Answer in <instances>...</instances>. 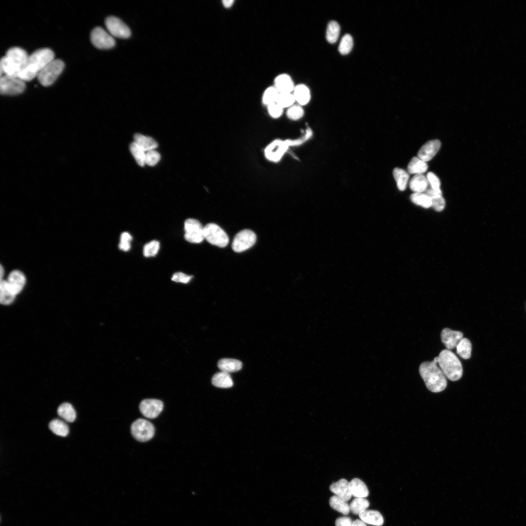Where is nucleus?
Masks as SVG:
<instances>
[{
    "label": "nucleus",
    "mask_w": 526,
    "mask_h": 526,
    "mask_svg": "<svg viewBox=\"0 0 526 526\" xmlns=\"http://www.w3.org/2000/svg\"><path fill=\"white\" fill-rule=\"evenodd\" d=\"M204 238L209 243L221 248L226 247L229 238L225 232L216 224L210 223L204 227Z\"/></svg>",
    "instance_id": "423d86ee"
},
{
    "label": "nucleus",
    "mask_w": 526,
    "mask_h": 526,
    "mask_svg": "<svg viewBox=\"0 0 526 526\" xmlns=\"http://www.w3.org/2000/svg\"><path fill=\"white\" fill-rule=\"evenodd\" d=\"M204 227L198 221L188 219L185 223L186 239L192 243H202L205 239Z\"/></svg>",
    "instance_id": "1a4fd4ad"
},
{
    "label": "nucleus",
    "mask_w": 526,
    "mask_h": 526,
    "mask_svg": "<svg viewBox=\"0 0 526 526\" xmlns=\"http://www.w3.org/2000/svg\"><path fill=\"white\" fill-rule=\"evenodd\" d=\"M160 159V154L154 150L146 153L145 164L149 166H155Z\"/></svg>",
    "instance_id": "37998d69"
},
{
    "label": "nucleus",
    "mask_w": 526,
    "mask_h": 526,
    "mask_svg": "<svg viewBox=\"0 0 526 526\" xmlns=\"http://www.w3.org/2000/svg\"><path fill=\"white\" fill-rule=\"evenodd\" d=\"M441 147V142L439 140L435 139L428 141L424 144L419 151L418 157L427 162L431 160L438 153Z\"/></svg>",
    "instance_id": "2eb2a0df"
},
{
    "label": "nucleus",
    "mask_w": 526,
    "mask_h": 526,
    "mask_svg": "<svg viewBox=\"0 0 526 526\" xmlns=\"http://www.w3.org/2000/svg\"><path fill=\"white\" fill-rule=\"evenodd\" d=\"M295 100L291 93H279L276 103L284 109H288L295 104Z\"/></svg>",
    "instance_id": "ea45409f"
},
{
    "label": "nucleus",
    "mask_w": 526,
    "mask_h": 526,
    "mask_svg": "<svg viewBox=\"0 0 526 526\" xmlns=\"http://www.w3.org/2000/svg\"><path fill=\"white\" fill-rule=\"evenodd\" d=\"M351 492L356 498H366L369 495V489L361 479L356 478L349 482Z\"/></svg>",
    "instance_id": "412c9836"
},
{
    "label": "nucleus",
    "mask_w": 526,
    "mask_h": 526,
    "mask_svg": "<svg viewBox=\"0 0 526 526\" xmlns=\"http://www.w3.org/2000/svg\"><path fill=\"white\" fill-rule=\"evenodd\" d=\"M105 25L110 34L119 38H128L131 32L129 27L121 20L114 17H109L105 20Z\"/></svg>",
    "instance_id": "f8f14e48"
},
{
    "label": "nucleus",
    "mask_w": 526,
    "mask_h": 526,
    "mask_svg": "<svg viewBox=\"0 0 526 526\" xmlns=\"http://www.w3.org/2000/svg\"><path fill=\"white\" fill-rule=\"evenodd\" d=\"M438 358L440 368L447 378L453 382L461 379L463 375L462 364L451 351L448 349L443 350Z\"/></svg>",
    "instance_id": "20e7f679"
},
{
    "label": "nucleus",
    "mask_w": 526,
    "mask_h": 526,
    "mask_svg": "<svg viewBox=\"0 0 526 526\" xmlns=\"http://www.w3.org/2000/svg\"><path fill=\"white\" fill-rule=\"evenodd\" d=\"M91 41L96 48L100 50L110 49L116 44L113 36L101 27H97L92 31Z\"/></svg>",
    "instance_id": "9b49d317"
},
{
    "label": "nucleus",
    "mask_w": 526,
    "mask_h": 526,
    "mask_svg": "<svg viewBox=\"0 0 526 526\" xmlns=\"http://www.w3.org/2000/svg\"><path fill=\"white\" fill-rule=\"evenodd\" d=\"M160 248L159 242L153 240L146 244L143 248V255L146 257H153L158 253Z\"/></svg>",
    "instance_id": "79ce46f5"
},
{
    "label": "nucleus",
    "mask_w": 526,
    "mask_h": 526,
    "mask_svg": "<svg viewBox=\"0 0 526 526\" xmlns=\"http://www.w3.org/2000/svg\"><path fill=\"white\" fill-rule=\"evenodd\" d=\"M6 281L9 289L16 296L24 288L26 279L22 272L14 271L10 273L8 280Z\"/></svg>",
    "instance_id": "4468645a"
},
{
    "label": "nucleus",
    "mask_w": 526,
    "mask_h": 526,
    "mask_svg": "<svg viewBox=\"0 0 526 526\" xmlns=\"http://www.w3.org/2000/svg\"><path fill=\"white\" fill-rule=\"evenodd\" d=\"M4 274V269H3V267H2V266H1V280H2V278H3V276Z\"/></svg>",
    "instance_id": "864d4df0"
},
{
    "label": "nucleus",
    "mask_w": 526,
    "mask_h": 526,
    "mask_svg": "<svg viewBox=\"0 0 526 526\" xmlns=\"http://www.w3.org/2000/svg\"><path fill=\"white\" fill-rule=\"evenodd\" d=\"M292 93L295 102L302 106L306 105L310 101V90L305 85L301 84L295 86Z\"/></svg>",
    "instance_id": "aec40b11"
},
{
    "label": "nucleus",
    "mask_w": 526,
    "mask_h": 526,
    "mask_svg": "<svg viewBox=\"0 0 526 526\" xmlns=\"http://www.w3.org/2000/svg\"><path fill=\"white\" fill-rule=\"evenodd\" d=\"M340 30V27L337 22L332 21L328 23L326 32V39L328 43L334 44L337 42Z\"/></svg>",
    "instance_id": "7c9ffc66"
},
{
    "label": "nucleus",
    "mask_w": 526,
    "mask_h": 526,
    "mask_svg": "<svg viewBox=\"0 0 526 526\" xmlns=\"http://www.w3.org/2000/svg\"><path fill=\"white\" fill-rule=\"evenodd\" d=\"M256 241V236L254 232L250 230H244L235 237L232 243V249L236 253H242L252 248Z\"/></svg>",
    "instance_id": "9d476101"
},
{
    "label": "nucleus",
    "mask_w": 526,
    "mask_h": 526,
    "mask_svg": "<svg viewBox=\"0 0 526 526\" xmlns=\"http://www.w3.org/2000/svg\"><path fill=\"white\" fill-rule=\"evenodd\" d=\"M359 515L362 521L370 525L382 526L384 523L383 515L377 510L366 509L361 512Z\"/></svg>",
    "instance_id": "6ab92c4d"
},
{
    "label": "nucleus",
    "mask_w": 526,
    "mask_h": 526,
    "mask_svg": "<svg viewBox=\"0 0 526 526\" xmlns=\"http://www.w3.org/2000/svg\"><path fill=\"white\" fill-rule=\"evenodd\" d=\"M428 186L427 177L423 174L415 175L409 183L410 189L416 193H424L428 189Z\"/></svg>",
    "instance_id": "4be33fe9"
},
{
    "label": "nucleus",
    "mask_w": 526,
    "mask_h": 526,
    "mask_svg": "<svg viewBox=\"0 0 526 526\" xmlns=\"http://www.w3.org/2000/svg\"><path fill=\"white\" fill-rule=\"evenodd\" d=\"M393 175L399 190L405 191L409 179L408 173L402 169L396 168L393 170Z\"/></svg>",
    "instance_id": "bb28decb"
},
{
    "label": "nucleus",
    "mask_w": 526,
    "mask_h": 526,
    "mask_svg": "<svg viewBox=\"0 0 526 526\" xmlns=\"http://www.w3.org/2000/svg\"><path fill=\"white\" fill-rule=\"evenodd\" d=\"M305 115L303 106L299 104H294L288 108L286 112L288 119L291 120L297 121L301 119Z\"/></svg>",
    "instance_id": "a19ab883"
},
{
    "label": "nucleus",
    "mask_w": 526,
    "mask_h": 526,
    "mask_svg": "<svg viewBox=\"0 0 526 526\" xmlns=\"http://www.w3.org/2000/svg\"><path fill=\"white\" fill-rule=\"evenodd\" d=\"M336 526H354V522L349 517H340L337 518L335 522Z\"/></svg>",
    "instance_id": "8fccbe9b"
},
{
    "label": "nucleus",
    "mask_w": 526,
    "mask_h": 526,
    "mask_svg": "<svg viewBox=\"0 0 526 526\" xmlns=\"http://www.w3.org/2000/svg\"><path fill=\"white\" fill-rule=\"evenodd\" d=\"M0 290V300L1 304L7 305L12 304L15 299L16 295L8 288L6 280H1Z\"/></svg>",
    "instance_id": "473e14b6"
},
{
    "label": "nucleus",
    "mask_w": 526,
    "mask_h": 526,
    "mask_svg": "<svg viewBox=\"0 0 526 526\" xmlns=\"http://www.w3.org/2000/svg\"><path fill=\"white\" fill-rule=\"evenodd\" d=\"M29 55L23 49L14 47L10 49L0 62L1 77L4 75L18 77L27 67Z\"/></svg>",
    "instance_id": "f257e3e1"
},
{
    "label": "nucleus",
    "mask_w": 526,
    "mask_h": 526,
    "mask_svg": "<svg viewBox=\"0 0 526 526\" xmlns=\"http://www.w3.org/2000/svg\"><path fill=\"white\" fill-rule=\"evenodd\" d=\"M329 505L332 509L344 515L348 514L350 511L347 502L336 495L330 497Z\"/></svg>",
    "instance_id": "c756f323"
},
{
    "label": "nucleus",
    "mask_w": 526,
    "mask_h": 526,
    "mask_svg": "<svg viewBox=\"0 0 526 526\" xmlns=\"http://www.w3.org/2000/svg\"><path fill=\"white\" fill-rule=\"evenodd\" d=\"M354 526H367L366 523L361 520L357 519L354 522Z\"/></svg>",
    "instance_id": "603ef678"
},
{
    "label": "nucleus",
    "mask_w": 526,
    "mask_h": 526,
    "mask_svg": "<svg viewBox=\"0 0 526 526\" xmlns=\"http://www.w3.org/2000/svg\"><path fill=\"white\" fill-rule=\"evenodd\" d=\"M353 47V38L352 35L347 34L344 35L340 40L339 46V51L341 55H347L352 51Z\"/></svg>",
    "instance_id": "4c0bfd02"
},
{
    "label": "nucleus",
    "mask_w": 526,
    "mask_h": 526,
    "mask_svg": "<svg viewBox=\"0 0 526 526\" xmlns=\"http://www.w3.org/2000/svg\"><path fill=\"white\" fill-rule=\"evenodd\" d=\"M433 361H434V362H435V363H436V364H438V362H439V358H438V357H436V358H435V359H434Z\"/></svg>",
    "instance_id": "5fc2aeb1"
},
{
    "label": "nucleus",
    "mask_w": 526,
    "mask_h": 526,
    "mask_svg": "<svg viewBox=\"0 0 526 526\" xmlns=\"http://www.w3.org/2000/svg\"><path fill=\"white\" fill-rule=\"evenodd\" d=\"M410 199L414 204L424 208L427 209L432 207L431 199L424 193H414L411 195Z\"/></svg>",
    "instance_id": "58836bf2"
},
{
    "label": "nucleus",
    "mask_w": 526,
    "mask_h": 526,
    "mask_svg": "<svg viewBox=\"0 0 526 526\" xmlns=\"http://www.w3.org/2000/svg\"><path fill=\"white\" fill-rule=\"evenodd\" d=\"M130 150L137 164L143 167L145 165L146 152L135 142L130 144Z\"/></svg>",
    "instance_id": "e433bc0d"
},
{
    "label": "nucleus",
    "mask_w": 526,
    "mask_h": 526,
    "mask_svg": "<svg viewBox=\"0 0 526 526\" xmlns=\"http://www.w3.org/2000/svg\"><path fill=\"white\" fill-rule=\"evenodd\" d=\"M134 141L146 153L154 150L158 146L156 141L153 138L145 136L140 134L135 135Z\"/></svg>",
    "instance_id": "b1692460"
},
{
    "label": "nucleus",
    "mask_w": 526,
    "mask_h": 526,
    "mask_svg": "<svg viewBox=\"0 0 526 526\" xmlns=\"http://www.w3.org/2000/svg\"><path fill=\"white\" fill-rule=\"evenodd\" d=\"M193 276L188 275L183 272L175 273L171 278L172 281L184 284L188 283L192 279Z\"/></svg>",
    "instance_id": "09e8293b"
},
{
    "label": "nucleus",
    "mask_w": 526,
    "mask_h": 526,
    "mask_svg": "<svg viewBox=\"0 0 526 526\" xmlns=\"http://www.w3.org/2000/svg\"><path fill=\"white\" fill-rule=\"evenodd\" d=\"M212 382L214 386L222 389H229L232 387L234 385L230 374L223 372L215 374Z\"/></svg>",
    "instance_id": "393cba45"
},
{
    "label": "nucleus",
    "mask_w": 526,
    "mask_h": 526,
    "mask_svg": "<svg viewBox=\"0 0 526 526\" xmlns=\"http://www.w3.org/2000/svg\"><path fill=\"white\" fill-rule=\"evenodd\" d=\"M284 150L283 145L276 142L269 146L266 151V156L271 160H277L281 156Z\"/></svg>",
    "instance_id": "f704fd0d"
},
{
    "label": "nucleus",
    "mask_w": 526,
    "mask_h": 526,
    "mask_svg": "<svg viewBox=\"0 0 526 526\" xmlns=\"http://www.w3.org/2000/svg\"><path fill=\"white\" fill-rule=\"evenodd\" d=\"M463 338L462 332L448 328H444L441 333V341L447 349L450 350L456 348Z\"/></svg>",
    "instance_id": "dca6fc26"
},
{
    "label": "nucleus",
    "mask_w": 526,
    "mask_h": 526,
    "mask_svg": "<svg viewBox=\"0 0 526 526\" xmlns=\"http://www.w3.org/2000/svg\"><path fill=\"white\" fill-rule=\"evenodd\" d=\"M218 367L222 372L230 374L241 370L242 363L236 359H222L219 362Z\"/></svg>",
    "instance_id": "5701e85b"
},
{
    "label": "nucleus",
    "mask_w": 526,
    "mask_h": 526,
    "mask_svg": "<svg viewBox=\"0 0 526 526\" xmlns=\"http://www.w3.org/2000/svg\"><path fill=\"white\" fill-rule=\"evenodd\" d=\"M49 427L53 433L61 437H66L69 432L68 425L60 420H54L51 421Z\"/></svg>",
    "instance_id": "2f4dec72"
},
{
    "label": "nucleus",
    "mask_w": 526,
    "mask_h": 526,
    "mask_svg": "<svg viewBox=\"0 0 526 526\" xmlns=\"http://www.w3.org/2000/svg\"><path fill=\"white\" fill-rule=\"evenodd\" d=\"M139 409L144 417L149 419H154L162 412L163 404L158 400L146 399L141 402Z\"/></svg>",
    "instance_id": "ddd939ff"
},
{
    "label": "nucleus",
    "mask_w": 526,
    "mask_h": 526,
    "mask_svg": "<svg viewBox=\"0 0 526 526\" xmlns=\"http://www.w3.org/2000/svg\"><path fill=\"white\" fill-rule=\"evenodd\" d=\"M279 94V92L273 85L269 86L266 89L263 94L262 98L263 103L267 106L276 103Z\"/></svg>",
    "instance_id": "c9c22d12"
},
{
    "label": "nucleus",
    "mask_w": 526,
    "mask_h": 526,
    "mask_svg": "<svg viewBox=\"0 0 526 526\" xmlns=\"http://www.w3.org/2000/svg\"><path fill=\"white\" fill-rule=\"evenodd\" d=\"M432 207L437 212H441L445 207V201L442 195H439L431 198Z\"/></svg>",
    "instance_id": "de8ad7c7"
},
{
    "label": "nucleus",
    "mask_w": 526,
    "mask_h": 526,
    "mask_svg": "<svg viewBox=\"0 0 526 526\" xmlns=\"http://www.w3.org/2000/svg\"><path fill=\"white\" fill-rule=\"evenodd\" d=\"M370 506L369 501L365 498H356L349 505L350 510L355 514H359Z\"/></svg>",
    "instance_id": "72a5a7b5"
},
{
    "label": "nucleus",
    "mask_w": 526,
    "mask_h": 526,
    "mask_svg": "<svg viewBox=\"0 0 526 526\" xmlns=\"http://www.w3.org/2000/svg\"><path fill=\"white\" fill-rule=\"evenodd\" d=\"M65 64L61 60L54 59L48 64L39 73L37 78L44 86L51 85L63 71Z\"/></svg>",
    "instance_id": "39448f33"
},
{
    "label": "nucleus",
    "mask_w": 526,
    "mask_h": 526,
    "mask_svg": "<svg viewBox=\"0 0 526 526\" xmlns=\"http://www.w3.org/2000/svg\"><path fill=\"white\" fill-rule=\"evenodd\" d=\"M132 237L130 234L127 232L123 233L120 236L119 248L124 252L128 251L131 248V242Z\"/></svg>",
    "instance_id": "c03bdc74"
},
{
    "label": "nucleus",
    "mask_w": 526,
    "mask_h": 526,
    "mask_svg": "<svg viewBox=\"0 0 526 526\" xmlns=\"http://www.w3.org/2000/svg\"><path fill=\"white\" fill-rule=\"evenodd\" d=\"M331 492L335 495L341 498L346 502L352 498L349 482L345 479H341L338 481L332 484L329 487Z\"/></svg>",
    "instance_id": "f3484780"
},
{
    "label": "nucleus",
    "mask_w": 526,
    "mask_h": 526,
    "mask_svg": "<svg viewBox=\"0 0 526 526\" xmlns=\"http://www.w3.org/2000/svg\"><path fill=\"white\" fill-rule=\"evenodd\" d=\"M472 345L470 340L465 338H463L457 346V353L461 358L465 360L471 357Z\"/></svg>",
    "instance_id": "c85d7f7f"
},
{
    "label": "nucleus",
    "mask_w": 526,
    "mask_h": 526,
    "mask_svg": "<svg viewBox=\"0 0 526 526\" xmlns=\"http://www.w3.org/2000/svg\"><path fill=\"white\" fill-rule=\"evenodd\" d=\"M59 416L67 422L73 423L76 418V412L71 405L64 403L61 405L58 409Z\"/></svg>",
    "instance_id": "cd10ccee"
},
{
    "label": "nucleus",
    "mask_w": 526,
    "mask_h": 526,
    "mask_svg": "<svg viewBox=\"0 0 526 526\" xmlns=\"http://www.w3.org/2000/svg\"><path fill=\"white\" fill-rule=\"evenodd\" d=\"M55 55L50 49H42L34 52L29 56L27 67L19 74L18 78L24 82H29L37 77L41 71L54 60Z\"/></svg>",
    "instance_id": "f03ea898"
},
{
    "label": "nucleus",
    "mask_w": 526,
    "mask_h": 526,
    "mask_svg": "<svg viewBox=\"0 0 526 526\" xmlns=\"http://www.w3.org/2000/svg\"><path fill=\"white\" fill-rule=\"evenodd\" d=\"M420 373L428 390L439 393L447 386L446 377L441 370L434 361L423 363L419 369Z\"/></svg>",
    "instance_id": "7ed1b4c3"
},
{
    "label": "nucleus",
    "mask_w": 526,
    "mask_h": 526,
    "mask_svg": "<svg viewBox=\"0 0 526 526\" xmlns=\"http://www.w3.org/2000/svg\"><path fill=\"white\" fill-rule=\"evenodd\" d=\"M428 166L426 162L418 157H414L409 162L407 170L410 174H421L425 173Z\"/></svg>",
    "instance_id": "a878e982"
},
{
    "label": "nucleus",
    "mask_w": 526,
    "mask_h": 526,
    "mask_svg": "<svg viewBox=\"0 0 526 526\" xmlns=\"http://www.w3.org/2000/svg\"><path fill=\"white\" fill-rule=\"evenodd\" d=\"M131 433L134 438L140 442L151 440L155 433L153 424L150 422L140 419L135 421L131 426Z\"/></svg>",
    "instance_id": "6e6552de"
},
{
    "label": "nucleus",
    "mask_w": 526,
    "mask_h": 526,
    "mask_svg": "<svg viewBox=\"0 0 526 526\" xmlns=\"http://www.w3.org/2000/svg\"><path fill=\"white\" fill-rule=\"evenodd\" d=\"M273 86L279 93H293L295 87L291 77L287 74L278 75L274 80Z\"/></svg>",
    "instance_id": "a211bd4d"
},
{
    "label": "nucleus",
    "mask_w": 526,
    "mask_h": 526,
    "mask_svg": "<svg viewBox=\"0 0 526 526\" xmlns=\"http://www.w3.org/2000/svg\"><path fill=\"white\" fill-rule=\"evenodd\" d=\"M426 177L431 188L437 192H442L440 188L441 182L437 175L432 172H429Z\"/></svg>",
    "instance_id": "49530a36"
},
{
    "label": "nucleus",
    "mask_w": 526,
    "mask_h": 526,
    "mask_svg": "<svg viewBox=\"0 0 526 526\" xmlns=\"http://www.w3.org/2000/svg\"><path fill=\"white\" fill-rule=\"evenodd\" d=\"M234 0H223L222 1V5L225 9H230L235 4Z\"/></svg>",
    "instance_id": "3c124183"
},
{
    "label": "nucleus",
    "mask_w": 526,
    "mask_h": 526,
    "mask_svg": "<svg viewBox=\"0 0 526 526\" xmlns=\"http://www.w3.org/2000/svg\"><path fill=\"white\" fill-rule=\"evenodd\" d=\"M26 85L18 77L4 75L0 79V93L3 95H16L22 93Z\"/></svg>",
    "instance_id": "0eeeda50"
},
{
    "label": "nucleus",
    "mask_w": 526,
    "mask_h": 526,
    "mask_svg": "<svg viewBox=\"0 0 526 526\" xmlns=\"http://www.w3.org/2000/svg\"><path fill=\"white\" fill-rule=\"evenodd\" d=\"M284 109L274 103L267 106V110L269 115L273 119H277L280 118L284 113Z\"/></svg>",
    "instance_id": "a18cd8bd"
}]
</instances>
